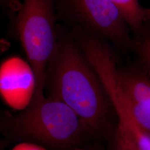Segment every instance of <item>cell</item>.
I'll list each match as a JSON object with an SVG mask.
<instances>
[{"label":"cell","mask_w":150,"mask_h":150,"mask_svg":"<svg viewBox=\"0 0 150 150\" xmlns=\"http://www.w3.org/2000/svg\"><path fill=\"white\" fill-rule=\"evenodd\" d=\"M1 2L12 12H17L22 4L21 0H1Z\"/></svg>","instance_id":"8fae6325"},{"label":"cell","mask_w":150,"mask_h":150,"mask_svg":"<svg viewBox=\"0 0 150 150\" xmlns=\"http://www.w3.org/2000/svg\"><path fill=\"white\" fill-rule=\"evenodd\" d=\"M57 16L71 27H79L112 43L122 51H134V40L111 0H56Z\"/></svg>","instance_id":"277c9868"},{"label":"cell","mask_w":150,"mask_h":150,"mask_svg":"<svg viewBox=\"0 0 150 150\" xmlns=\"http://www.w3.org/2000/svg\"><path fill=\"white\" fill-rule=\"evenodd\" d=\"M56 10V0H23L17 12V30L35 88L45 87L47 66L57 42Z\"/></svg>","instance_id":"3957f363"},{"label":"cell","mask_w":150,"mask_h":150,"mask_svg":"<svg viewBox=\"0 0 150 150\" xmlns=\"http://www.w3.org/2000/svg\"><path fill=\"white\" fill-rule=\"evenodd\" d=\"M118 125L107 141V150H144L135 136L128 117L123 114L118 115Z\"/></svg>","instance_id":"52a82bcc"},{"label":"cell","mask_w":150,"mask_h":150,"mask_svg":"<svg viewBox=\"0 0 150 150\" xmlns=\"http://www.w3.org/2000/svg\"><path fill=\"white\" fill-rule=\"evenodd\" d=\"M104 85L117 113L125 115L137 129L150 135V76L146 70L117 67Z\"/></svg>","instance_id":"5b68a950"},{"label":"cell","mask_w":150,"mask_h":150,"mask_svg":"<svg viewBox=\"0 0 150 150\" xmlns=\"http://www.w3.org/2000/svg\"><path fill=\"white\" fill-rule=\"evenodd\" d=\"M11 150H47L43 146L30 142H21Z\"/></svg>","instance_id":"30bf717a"},{"label":"cell","mask_w":150,"mask_h":150,"mask_svg":"<svg viewBox=\"0 0 150 150\" xmlns=\"http://www.w3.org/2000/svg\"><path fill=\"white\" fill-rule=\"evenodd\" d=\"M35 90L27 107L19 113L5 111L1 116L2 134L12 142H30L52 150H72L93 139L76 113L64 102Z\"/></svg>","instance_id":"7a4b0ae2"},{"label":"cell","mask_w":150,"mask_h":150,"mask_svg":"<svg viewBox=\"0 0 150 150\" xmlns=\"http://www.w3.org/2000/svg\"><path fill=\"white\" fill-rule=\"evenodd\" d=\"M57 42L45 75L47 96L64 102L79 117L95 140L107 141L118 113L106 88L70 32L57 27Z\"/></svg>","instance_id":"6da1fadb"},{"label":"cell","mask_w":150,"mask_h":150,"mask_svg":"<svg viewBox=\"0 0 150 150\" xmlns=\"http://www.w3.org/2000/svg\"><path fill=\"white\" fill-rule=\"evenodd\" d=\"M72 150H107L105 149L101 145L98 144H93L91 145H85L79 148H76L75 149Z\"/></svg>","instance_id":"7c38bea8"},{"label":"cell","mask_w":150,"mask_h":150,"mask_svg":"<svg viewBox=\"0 0 150 150\" xmlns=\"http://www.w3.org/2000/svg\"><path fill=\"white\" fill-rule=\"evenodd\" d=\"M121 12L130 30L136 35L144 31L150 20V8L140 5L139 0H111Z\"/></svg>","instance_id":"8992f818"},{"label":"cell","mask_w":150,"mask_h":150,"mask_svg":"<svg viewBox=\"0 0 150 150\" xmlns=\"http://www.w3.org/2000/svg\"><path fill=\"white\" fill-rule=\"evenodd\" d=\"M135 136L141 147L144 150H150V135L137 129L129 120Z\"/></svg>","instance_id":"9c48e42d"},{"label":"cell","mask_w":150,"mask_h":150,"mask_svg":"<svg viewBox=\"0 0 150 150\" xmlns=\"http://www.w3.org/2000/svg\"><path fill=\"white\" fill-rule=\"evenodd\" d=\"M134 51L136 52L144 70L150 76V31L146 28L134 39Z\"/></svg>","instance_id":"ba28073f"}]
</instances>
